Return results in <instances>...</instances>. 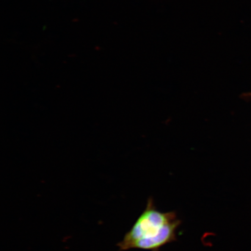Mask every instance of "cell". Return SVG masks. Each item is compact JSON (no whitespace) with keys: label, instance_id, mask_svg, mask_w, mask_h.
I'll return each mask as SVG.
<instances>
[{"label":"cell","instance_id":"obj_2","mask_svg":"<svg viewBox=\"0 0 251 251\" xmlns=\"http://www.w3.org/2000/svg\"><path fill=\"white\" fill-rule=\"evenodd\" d=\"M246 97L247 99H251V93L246 94Z\"/></svg>","mask_w":251,"mask_h":251},{"label":"cell","instance_id":"obj_1","mask_svg":"<svg viewBox=\"0 0 251 251\" xmlns=\"http://www.w3.org/2000/svg\"><path fill=\"white\" fill-rule=\"evenodd\" d=\"M181 224L176 212L159 211L152 197H150L145 209L117 246L121 251H159L166 245L177 241V232Z\"/></svg>","mask_w":251,"mask_h":251}]
</instances>
